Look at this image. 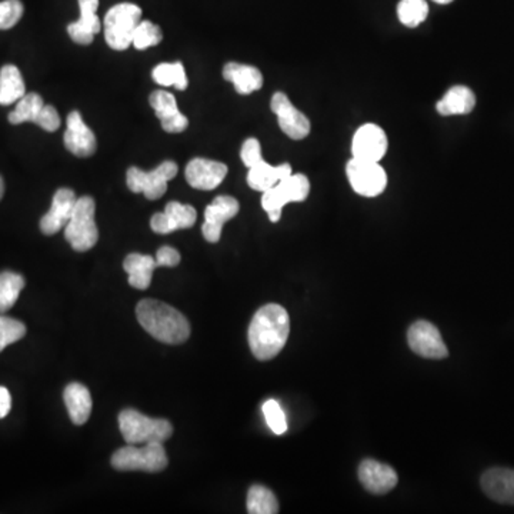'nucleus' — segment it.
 <instances>
[{
	"label": "nucleus",
	"instance_id": "8",
	"mask_svg": "<svg viewBox=\"0 0 514 514\" xmlns=\"http://www.w3.org/2000/svg\"><path fill=\"white\" fill-rule=\"evenodd\" d=\"M177 172L179 167L172 161L163 162L149 172L131 167L126 174L127 187L133 193H143L149 201H156L166 193L167 183L176 177Z\"/></svg>",
	"mask_w": 514,
	"mask_h": 514
},
{
	"label": "nucleus",
	"instance_id": "11",
	"mask_svg": "<svg viewBox=\"0 0 514 514\" xmlns=\"http://www.w3.org/2000/svg\"><path fill=\"white\" fill-rule=\"evenodd\" d=\"M408 343L411 351L421 358L440 361L449 356L448 346L444 344L440 331L430 321H419L411 324Z\"/></svg>",
	"mask_w": 514,
	"mask_h": 514
},
{
	"label": "nucleus",
	"instance_id": "16",
	"mask_svg": "<svg viewBox=\"0 0 514 514\" xmlns=\"http://www.w3.org/2000/svg\"><path fill=\"white\" fill-rule=\"evenodd\" d=\"M64 146L77 157L94 156L96 152V136L84 122V117L77 111L67 116L66 132L64 136Z\"/></svg>",
	"mask_w": 514,
	"mask_h": 514
},
{
	"label": "nucleus",
	"instance_id": "10",
	"mask_svg": "<svg viewBox=\"0 0 514 514\" xmlns=\"http://www.w3.org/2000/svg\"><path fill=\"white\" fill-rule=\"evenodd\" d=\"M349 182L356 193L364 197H376L388 186V176L378 162L351 159L346 166Z\"/></svg>",
	"mask_w": 514,
	"mask_h": 514
},
{
	"label": "nucleus",
	"instance_id": "20",
	"mask_svg": "<svg viewBox=\"0 0 514 514\" xmlns=\"http://www.w3.org/2000/svg\"><path fill=\"white\" fill-rule=\"evenodd\" d=\"M149 104L161 121L163 131L167 133H182L189 126L187 117L179 111L176 97L169 92H153L149 97Z\"/></svg>",
	"mask_w": 514,
	"mask_h": 514
},
{
	"label": "nucleus",
	"instance_id": "41",
	"mask_svg": "<svg viewBox=\"0 0 514 514\" xmlns=\"http://www.w3.org/2000/svg\"><path fill=\"white\" fill-rule=\"evenodd\" d=\"M433 2H436V4L439 5H448V4H451L453 0H433Z\"/></svg>",
	"mask_w": 514,
	"mask_h": 514
},
{
	"label": "nucleus",
	"instance_id": "23",
	"mask_svg": "<svg viewBox=\"0 0 514 514\" xmlns=\"http://www.w3.org/2000/svg\"><path fill=\"white\" fill-rule=\"evenodd\" d=\"M223 77L227 82H232L237 94H253V92L261 91L263 86L262 72L251 64L229 62L224 64Z\"/></svg>",
	"mask_w": 514,
	"mask_h": 514
},
{
	"label": "nucleus",
	"instance_id": "30",
	"mask_svg": "<svg viewBox=\"0 0 514 514\" xmlns=\"http://www.w3.org/2000/svg\"><path fill=\"white\" fill-rule=\"evenodd\" d=\"M25 279L14 272L0 273V313L11 311L24 291Z\"/></svg>",
	"mask_w": 514,
	"mask_h": 514
},
{
	"label": "nucleus",
	"instance_id": "21",
	"mask_svg": "<svg viewBox=\"0 0 514 514\" xmlns=\"http://www.w3.org/2000/svg\"><path fill=\"white\" fill-rule=\"evenodd\" d=\"M79 7L81 19L67 26V34L74 44L86 46L94 42V35L102 31V22L96 15L99 0H79Z\"/></svg>",
	"mask_w": 514,
	"mask_h": 514
},
{
	"label": "nucleus",
	"instance_id": "14",
	"mask_svg": "<svg viewBox=\"0 0 514 514\" xmlns=\"http://www.w3.org/2000/svg\"><path fill=\"white\" fill-rule=\"evenodd\" d=\"M239 202L232 196H217L204 211V222L202 233L209 243L221 241L222 229L227 221L239 213Z\"/></svg>",
	"mask_w": 514,
	"mask_h": 514
},
{
	"label": "nucleus",
	"instance_id": "28",
	"mask_svg": "<svg viewBox=\"0 0 514 514\" xmlns=\"http://www.w3.org/2000/svg\"><path fill=\"white\" fill-rule=\"evenodd\" d=\"M26 94L24 77L15 64H5L0 69V104H16Z\"/></svg>",
	"mask_w": 514,
	"mask_h": 514
},
{
	"label": "nucleus",
	"instance_id": "22",
	"mask_svg": "<svg viewBox=\"0 0 514 514\" xmlns=\"http://www.w3.org/2000/svg\"><path fill=\"white\" fill-rule=\"evenodd\" d=\"M480 483L484 493L491 500L501 504H514L513 469L494 468L484 471Z\"/></svg>",
	"mask_w": 514,
	"mask_h": 514
},
{
	"label": "nucleus",
	"instance_id": "33",
	"mask_svg": "<svg viewBox=\"0 0 514 514\" xmlns=\"http://www.w3.org/2000/svg\"><path fill=\"white\" fill-rule=\"evenodd\" d=\"M162 39H163V35H162L161 27L149 21H141L134 31L132 44L139 51H144L149 47L157 46L161 44Z\"/></svg>",
	"mask_w": 514,
	"mask_h": 514
},
{
	"label": "nucleus",
	"instance_id": "6",
	"mask_svg": "<svg viewBox=\"0 0 514 514\" xmlns=\"http://www.w3.org/2000/svg\"><path fill=\"white\" fill-rule=\"evenodd\" d=\"M94 212L96 204L91 196L77 197L71 221L64 227V237L74 251H91L99 241Z\"/></svg>",
	"mask_w": 514,
	"mask_h": 514
},
{
	"label": "nucleus",
	"instance_id": "34",
	"mask_svg": "<svg viewBox=\"0 0 514 514\" xmlns=\"http://www.w3.org/2000/svg\"><path fill=\"white\" fill-rule=\"evenodd\" d=\"M25 334L26 326L22 321L0 314V351H4L9 344L24 339Z\"/></svg>",
	"mask_w": 514,
	"mask_h": 514
},
{
	"label": "nucleus",
	"instance_id": "7",
	"mask_svg": "<svg viewBox=\"0 0 514 514\" xmlns=\"http://www.w3.org/2000/svg\"><path fill=\"white\" fill-rule=\"evenodd\" d=\"M311 193V182L304 174L292 173L276 186L264 192L262 196V207L269 214L272 223H278L282 217V209L286 204L304 202Z\"/></svg>",
	"mask_w": 514,
	"mask_h": 514
},
{
	"label": "nucleus",
	"instance_id": "26",
	"mask_svg": "<svg viewBox=\"0 0 514 514\" xmlns=\"http://www.w3.org/2000/svg\"><path fill=\"white\" fill-rule=\"evenodd\" d=\"M156 259L149 254H127L124 262V269L129 274V284L137 291H146L152 283Z\"/></svg>",
	"mask_w": 514,
	"mask_h": 514
},
{
	"label": "nucleus",
	"instance_id": "35",
	"mask_svg": "<svg viewBox=\"0 0 514 514\" xmlns=\"http://www.w3.org/2000/svg\"><path fill=\"white\" fill-rule=\"evenodd\" d=\"M262 410H263L266 423L274 434L281 436V434L286 433L288 421H286V416H284V411L282 410L279 401L273 400V399L264 401Z\"/></svg>",
	"mask_w": 514,
	"mask_h": 514
},
{
	"label": "nucleus",
	"instance_id": "17",
	"mask_svg": "<svg viewBox=\"0 0 514 514\" xmlns=\"http://www.w3.org/2000/svg\"><path fill=\"white\" fill-rule=\"evenodd\" d=\"M196 209L191 204H182L171 202L162 213L152 216V231L157 234H167L181 229H191L196 223Z\"/></svg>",
	"mask_w": 514,
	"mask_h": 514
},
{
	"label": "nucleus",
	"instance_id": "1",
	"mask_svg": "<svg viewBox=\"0 0 514 514\" xmlns=\"http://www.w3.org/2000/svg\"><path fill=\"white\" fill-rule=\"evenodd\" d=\"M291 319L281 304H264L252 319L249 326V346L257 361H266L276 358L288 343Z\"/></svg>",
	"mask_w": 514,
	"mask_h": 514
},
{
	"label": "nucleus",
	"instance_id": "24",
	"mask_svg": "<svg viewBox=\"0 0 514 514\" xmlns=\"http://www.w3.org/2000/svg\"><path fill=\"white\" fill-rule=\"evenodd\" d=\"M292 166L291 164L284 163L281 166H272L268 162L262 159L257 162L254 166L249 167V173H247V184L256 192L269 191L272 187L276 186L279 182L283 181L286 177L291 176Z\"/></svg>",
	"mask_w": 514,
	"mask_h": 514
},
{
	"label": "nucleus",
	"instance_id": "29",
	"mask_svg": "<svg viewBox=\"0 0 514 514\" xmlns=\"http://www.w3.org/2000/svg\"><path fill=\"white\" fill-rule=\"evenodd\" d=\"M247 511L251 514L279 513V501L273 491L268 488L254 484L247 493Z\"/></svg>",
	"mask_w": 514,
	"mask_h": 514
},
{
	"label": "nucleus",
	"instance_id": "31",
	"mask_svg": "<svg viewBox=\"0 0 514 514\" xmlns=\"http://www.w3.org/2000/svg\"><path fill=\"white\" fill-rule=\"evenodd\" d=\"M152 77L156 84L176 87L177 91H186L189 86L186 72L181 62L157 64L152 72Z\"/></svg>",
	"mask_w": 514,
	"mask_h": 514
},
{
	"label": "nucleus",
	"instance_id": "18",
	"mask_svg": "<svg viewBox=\"0 0 514 514\" xmlns=\"http://www.w3.org/2000/svg\"><path fill=\"white\" fill-rule=\"evenodd\" d=\"M76 202V193L72 189H67V187L59 189L54 193L51 211L42 217V233L46 234V236H52V234H56L57 232L64 229L69 221H71Z\"/></svg>",
	"mask_w": 514,
	"mask_h": 514
},
{
	"label": "nucleus",
	"instance_id": "5",
	"mask_svg": "<svg viewBox=\"0 0 514 514\" xmlns=\"http://www.w3.org/2000/svg\"><path fill=\"white\" fill-rule=\"evenodd\" d=\"M142 21V9L133 4H119L104 16V41L114 51H126L133 44V35Z\"/></svg>",
	"mask_w": 514,
	"mask_h": 514
},
{
	"label": "nucleus",
	"instance_id": "4",
	"mask_svg": "<svg viewBox=\"0 0 514 514\" xmlns=\"http://www.w3.org/2000/svg\"><path fill=\"white\" fill-rule=\"evenodd\" d=\"M169 464L166 450L161 441H151L143 448H136V444H129L119 449L112 456V466L119 471H147L157 473L164 470Z\"/></svg>",
	"mask_w": 514,
	"mask_h": 514
},
{
	"label": "nucleus",
	"instance_id": "15",
	"mask_svg": "<svg viewBox=\"0 0 514 514\" xmlns=\"http://www.w3.org/2000/svg\"><path fill=\"white\" fill-rule=\"evenodd\" d=\"M226 174V164L203 157L189 162L184 172L187 183L199 191H213L224 181Z\"/></svg>",
	"mask_w": 514,
	"mask_h": 514
},
{
	"label": "nucleus",
	"instance_id": "3",
	"mask_svg": "<svg viewBox=\"0 0 514 514\" xmlns=\"http://www.w3.org/2000/svg\"><path fill=\"white\" fill-rule=\"evenodd\" d=\"M119 429L127 444H146L151 441L164 443L173 434L171 421L147 418L133 409L121 411Z\"/></svg>",
	"mask_w": 514,
	"mask_h": 514
},
{
	"label": "nucleus",
	"instance_id": "25",
	"mask_svg": "<svg viewBox=\"0 0 514 514\" xmlns=\"http://www.w3.org/2000/svg\"><path fill=\"white\" fill-rule=\"evenodd\" d=\"M64 400L71 420L77 426L86 423L92 413L91 391L81 383L67 384L64 391Z\"/></svg>",
	"mask_w": 514,
	"mask_h": 514
},
{
	"label": "nucleus",
	"instance_id": "19",
	"mask_svg": "<svg viewBox=\"0 0 514 514\" xmlns=\"http://www.w3.org/2000/svg\"><path fill=\"white\" fill-rule=\"evenodd\" d=\"M359 480L373 494H386L398 486V473L388 464L366 459L359 466Z\"/></svg>",
	"mask_w": 514,
	"mask_h": 514
},
{
	"label": "nucleus",
	"instance_id": "13",
	"mask_svg": "<svg viewBox=\"0 0 514 514\" xmlns=\"http://www.w3.org/2000/svg\"><path fill=\"white\" fill-rule=\"evenodd\" d=\"M388 136L378 124H368L359 127L351 142V154L354 159L368 162H381L388 152Z\"/></svg>",
	"mask_w": 514,
	"mask_h": 514
},
{
	"label": "nucleus",
	"instance_id": "40",
	"mask_svg": "<svg viewBox=\"0 0 514 514\" xmlns=\"http://www.w3.org/2000/svg\"><path fill=\"white\" fill-rule=\"evenodd\" d=\"M5 194V182L4 179H2V176H0V201H2V197H4Z\"/></svg>",
	"mask_w": 514,
	"mask_h": 514
},
{
	"label": "nucleus",
	"instance_id": "2",
	"mask_svg": "<svg viewBox=\"0 0 514 514\" xmlns=\"http://www.w3.org/2000/svg\"><path fill=\"white\" fill-rule=\"evenodd\" d=\"M136 316L142 328L162 343L181 344L191 336L189 321L163 301L143 299L137 304Z\"/></svg>",
	"mask_w": 514,
	"mask_h": 514
},
{
	"label": "nucleus",
	"instance_id": "32",
	"mask_svg": "<svg viewBox=\"0 0 514 514\" xmlns=\"http://www.w3.org/2000/svg\"><path fill=\"white\" fill-rule=\"evenodd\" d=\"M429 6L424 0H401L398 6L399 21L408 27H416L426 21Z\"/></svg>",
	"mask_w": 514,
	"mask_h": 514
},
{
	"label": "nucleus",
	"instance_id": "36",
	"mask_svg": "<svg viewBox=\"0 0 514 514\" xmlns=\"http://www.w3.org/2000/svg\"><path fill=\"white\" fill-rule=\"evenodd\" d=\"M22 16H24V5L21 0L0 2V31H7L16 26Z\"/></svg>",
	"mask_w": 514,
	"mask_h": 514
},
{
	"label": "nucleus",
	"instance_id": "37",
	"mask_svg": "<svg viewBox=\"0 0 514 514\" xmlns=\"http://www.w3.org/2000/svg\"><path fill=\"white\" fill-rule=\"evenodd\" d=\"M241 157L246 167L254 166L257 162H261L263 157H262V147L259 141L254 137L247 139L242 146Z\"/></svg>",
	"mask_w": 514,
	"mask_h": 514
},
{
	"label": "nucleus",
	"instance_id": "12",
	"mask_svg": "<svg viewBox=\"0 0 514 514\" xmlns=\"http://www.w3.org/2000/svg\"><path fill=\"white\" fill-rule=\"evenodd\" d=\"M271 109L278 116L279 126L293 141H301L311 133V121L292 104L286 94L278 92L272 97Z\"/></svg>",
	"mask_w": 514,
	"mask_h": 514
},
{
	"label": "nucleus",
	"instance_id": "39",
	"mask_svg": "<svg viewBox=\"0 0 514 514\" xmlns=\"http://www.w3.org/2000/svg\"><path fill=\"white\" fill-rule=\"evenodd\" d=\"M12 409L11 393L4 386H0V419L6 418Z\"/></svg>",
	"mask_w": 514,
	"mask_h": 514
},
{
	"label": "nucleus",
	"instance_id": "27",
	"mask_svg": "<svg viewBox=\"0 0 514 514\" xmlns=\"http://www.w3.org/2000/svg\"><path fill=\"white\" fill-rule=\"evenodd\" d=\"M476 106V96L468 86H453L444 94L443 99L438 102L436 109L441 116H453V114H468Z\"/></svg>",
	"mask_w": 514,
	"mask_h": 514
},
{
	"label": "nucleus",
	"instance_id": "9",
	"mask_svg": "<svg viewBox=\"0 0 514 514\" xmlns=\"http://www.w3.org/2000/svg\"><path fill=\"white\" fill-rule=\"evenodd\" d=\"M12 124H32L41 126L46 132H56L61 127V116L51 104H44L37 94H27L16 102L15 111L9 114Z\"/></svg>",
	"mask_w": 514,
	"mask_h": 514
},
{
	"label": "nucleus",
	"instance_id": "38",
	"mask_svg": "<svg viewBox=\"0 0 514 514\" xmlns=\"http://www.w3.org/2000/svg\"><path fill=\"white\" fill-rule=\"evenodd\" d=\"M157 268H176L181 263V253L171 246H163L157 251L156 257Z\"/></svg>",
	"mask_w": 514,
	"mask_h": 514
}]
</instances>
